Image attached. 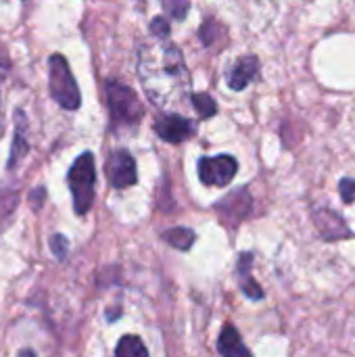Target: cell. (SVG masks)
<instances>
[{
	"label": "cell",
	"instance_id": "obj_1",
	"mask_svg": "<svg viewBox=\"0 0 355 357\" xmlns=\"http://www.w3.org/2000/svg\"><path fill=\"white\" fill-rule=\"evenodd\" d=\"M138 77L153 105L176 107L190 90V75L182 52L167 38L153 36L138 48Z\"/></svg>",
	"mask_w": 355,
	"mask_h": 357
},
{
	"label": "cell",
	"instance_id": "obj_2",
	"mask_svg": "<svg viewBox=\"0 0 355 357\" xmlns=\"http://www.w3.org/2000/svg\"><path fill=\"white\" fill-rule=\"evenodd\" d=\"M67 184L73 197V211L77 215H86L94 203V184H96V167L94 155L90 151L82 153L67 174Z\"/></svg>",
	"mask_w": 355,
	"mask_h": 357
},
{
	"label": "cell",
	"instance_id": "obj_3",
	"mask_svg": "<svg viewBox=\"0 0 355 357\" xmlns=\"http://www.w3.org/2000/svg\"><path fill=\"white\" fill-rule=\"evenodd\" d=\"M107 102L111 123L115 130L136 128L144 117V107L138 100L136 92L119 82H107Z\"/></svg>",
	"mask_w": 355,
	"mask_h": 357
},
{
	"label": "cell",
	"instance_id": "obj_4",
	"mask_svg": "<svg viewBox=\"0 0 355 357\" xmlns=\"http://www.w3.org/2000/svg\"><path fill=\"white\" fill-rule=\"evenodd\" d=\"M48 88L56 105H61L67 111L80 109L82 94L63 54H52L48 59Z\"/></svg>",
	"mask_w": 355,
	"mask_h": 357
},
{
	"label": "cell",
	"instance_id": "obj_5",
	"mask_svg": "<svg viewBox=\"0 0 355 357\" xmlns=\"http://www.w3.org/2000/svg\"><path fill=\"white\" fill-rule=\"evenodd\" d=\"M239 172V161L230 155L203 157L199 161V178L205 186H228Z\"/></svg>",
	"mask_w": 355,
	"mask_h": 357
},
{
	"label": "cell",
	"instance_id": "obj_6",
	"mask_svg": "<svg viewBox=\"0 0 355 357\" xmlns=\"http://www.w3.org/2000/svg\"><path fill=\"white\" fill-rule=\"evenodd\" d=\"M107 176H109L111 186L117 190H123V188H130L136 184V180H138L136 161L130 155V151L119 149V151L111 153V157L107 161Z\"/></svg>",
	"mask_w": 355,
	"mask_h": 357
},
{
	"label": "cell",
	"instance_id": "obj_7",
	"mask_svg": "<svg viewBox=\"0 0 355 357\" xmlns=\"http://www.w3.org/2000/svg\"><path fill=\"white\" fill-rule=\"evenodd\" d=\"M155 132L159 138H163L165 142L172 144H180L186 138H190L195 134V123L178 113H165L161 117H157L155 121Z\"/></svg>",
	"mask_w": 355,
	"mask_h": 357
},
{
	"label": "cell",
	"instance_id": "obj_8",
	"mask_svg": "<svg viewBox=\"0 0 355 357\" xmlns=\"http://www.w3.org/2000/svg\"><path fill=\"white\" fill-rule=\"evenodd\" d=\"M314 222H316V228L324 241H341V238L354 236V232L347 228L345 220L328 207H316L314 209Z\"/></svg>",
	"mask_w": 355,
	"mask_h": 357
},
{
	"label": "cell",
	"instance_id": "obj_9",
	"mask_svg": "<svg viewBox=\"0 0 355 357\" xmlns=\"http://www.w3.org/2000/svg\"><path fill=\"white\" fill-rule=\"evenodd\" d=\"M259 73V59L253 56V54H247L243 59L236 61V65L230 69L228 73V86L232 90H245Z\"/></svg>",
	"mask_w": 355,
	"mask_h": 357
},
{
	"label": "cell",
	"instance_id": "obj_10",
	"mask_svg": "<svg viewBox=\"0 0 355 357\" xmlns=\"http://www.w3.org/2000/svg\"><path fill=\"white\" fill-rule=\"evenodd\" d=\"M251 205H253V201H251L249 192H247V190H239V192L228 195L224 201H220V203L216 205V209H218L226 220H230V222H241L243 218L249 215Z\"/></svg>",
	"mask_w": 355,
	"mask_h": 357
},
{
	"label": "cell",
	"instance_id": "obj_11",
	"mask_svg": "<svg viewBox=\"0 0 355 357\" xmlns=\"http://www.w3.org/2000/svg\"><path fill=\"white\" fill-rule=\"evenodd\" d=\"M251 266H253V255L251 253H243L239 264H236V278H239V284H241V291L249 297V299H264V291L262 287L253 280L251 276Z\"/></svg>",
	"mask_w": 355,
	"mask_h": 357
},
{
	"label": "cell",
	"instance_id": "obj_12",
	"mask_svg": "<svg viewBox=\"0 0 355 357\" xmlns=\"http://www.w3.org/2000/svg\"><path fill=\"white\" fill-rule=\"evenodd\" d=\"M218 351L222 356H251V351L243 345L241 341V335L236 333L234 326L226 324L222 335H220V341H218Z\"/></svg>",
	"mask_w": 355,
	"mask_h": 357
},
{
	"label": "cell",
	"instance_id": "obj_13",
	"mask_svg": "<svg viewBox=\"0 0 355 357\" xmlns=\"http://www.w3.org/2000/svg\"><path fill=\"white\" fill-rule=\"evenodd\" d=\"M15 119H17V128H15V144H13V151H10V159H8V167H15L17 161L21 159L23 153H27V142H25V136H23V130H25V117L21 111L15 113Z\"/></svg>",
	"mask_w": 355,
	"mask_h": 357
},
{
	"label": "cell",
	"instance_id": "obj_14",
	"mask_svg": "<svg viewBox=\"0 0 355 357\" xmlns=\"http://www.w3.org/2000/svg\"><path fill=\"white\" fill-rule=\"evenodd\" d=\"M163 238H165L172 247H176V249H180V251H186V249H190V247L195 245L197 234H195L190 228H172V230L163 232Z\"/></svg>",
	"mask_w": 355,
	"mask_h": 357
},
{
	"label": "cell",
	"instance_id": "obj_15",
	"mask_svg": "<svg viewBox=\"0 0 355 357\" xmlns=\"http://www.w3.org/2000/svg\"><path fill=\"white\" fill-rule=\"evenodd\" d=\"M115 356L117 357H136V356H149V349L142 345V341L138 337L126 335L119 345L115 347Z\"/></svg>",
	"mask_w": 355,
	"mask_h": 357
},
{
	"label": "cell",
	"instance_id": "obj_16",
	"mask_svg": "<svg viewBox=\"0 0 355 357\" xmlns=\"http://www.w3.org/2000/svg\"><path fill=\"white\" fill-rule=\"evenodd\" d=\"M190 100H192L195 111H197V113H199V117H203V119L213 117V115H216V111H218V105H216V100H213L209 94H192V96H190Z\"/></svg>",
	"mask_w": 355,
	"mask_h": 357
},
{
	"label": "cell",
	"instance_id": "obj_17",
	"mask_svg": "<svg viewBox=\"0 0 355 357\" xmlns=\"http://www.w3.org/2000/svg\"><path fill=\"white\" fill-rule=\"evenodd\" d=\"M165 10L174 17V19H184L188 13V0H163Z\"/></svg>",
	"mask_w": 355,
	"mask_h": 357
},
{
	"label": "cell",
	"instance_id": "obj_18",
	"mask_svg": "<svg viewBox=\"0 0 355 357\" xmlns=\"http://www.w3.org/2000/svg\"><path fill=\"white\" fill-rule=\"evenodd\" d=\"M220 25L216 23V21H207L203 27H201V31H199V36H201V40L207 44V46H211L213 42H216V36L220 33Z\"/></svg>",
	"mask_w": 355,
	"mask_h": 357
},
{
	"label": "cell",
	"instance_id": "obj_19",
	"mask_svg": "<svg viewBox=\"0 0 355 357\" xmlns=\"http://www.w3.org/2000/svg\"><path fill=\"white\" fill-rule=\"evenodd\" d=\"M50 249H52V253H54L59 259H65V257H67V251H69V243H67L65 236L54 234V236L50 238Z\"/></svg>",
	"mask_w": 355,
	"mask_h": 357
},
{
	"label": "cell",
	"instance_id": "obj_20",
	"mask_svg": "<svg viewBox=\"0 0 355 357\" xmlns=\"http://www.w3.org/2000/svg\"><path fill=\"white\" fill-rule=\"evenodd\" d=\"M151 33L157 38H169V23L165 17H157L151 21Z\"/></svg>",
	"mask_w": 355,
	"mask_h": 357
},
{
	"label": "cell",
	"instance_id": "obj_21",
	"mask_svg": "<svg viewBox=\"0 0 355 357\" xmlns=\"http://www.w3.org/2000/svg\"><path fill=\"white\" fill-rule=\"evenodd\" d=\"M339 188H341V197H343V201H345V203H352V201L355 199L354 178H343V180H341V184H339Z\"/></svg>",
	"mask_w": 355,
	"mask_h": 357
}]
</instances>
